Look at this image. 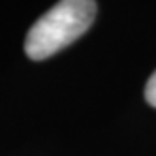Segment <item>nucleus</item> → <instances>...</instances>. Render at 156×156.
<instances>
[{
	"instance_id": "obj_1",
	"label": "nucleus",
	"mask_w": 156,
	"mask_h": 156,
	"mask_svg": "<svg viewBox=\"0 0 156 156\" xmlns=\"http://www.w3.org/2000/svg\"><path fill=\"white\" fill-rule=\"evenodd\" d=\"M96 8L92 0H62L55 4L28 30L25 40L28 58H49L73 43L94 23Z\"/></svg>"
},
{
	"instance_id": "obj_2",
	"label": "nucleus",
	"mask_w": 156,
	"mask_h": 156,
	"mask_svg": "<svg viewBox=\"0 0 156 156\" xmlns=\"http://www.w3.org/2000/svg\"><path fill=\"white\" fill-rule=\"evenodd\" d=\"M145 98H147V102L156 107V72L149 77L147 81V87H145Z\"/></svg>"
}]
</instances>
